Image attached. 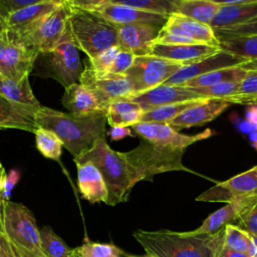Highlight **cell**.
I'll list each match as a JSON object with an SVG mask.
<instances>
[{"instance_id":"9f6ffc18","label":"cell","mask_w":257,"mask_h":257,"mask_svg":"<svg viewBox=\"0 0 257 257\" xmlns=\"http://www.w3.org/2000/svg\"><path fill=\"white\" fill-rule=\"evenodd\" d=\"M120 257H155V256L150 255V254H147V255H145V256H135V255H131V254H127V253H125V252L122 251Z\"/></svg>"},{"instance_id":"74e56055","label":"cell","mask_w":257,"mask_h":257,"mask_svg":"<svg viewBox=\"0 0 257 257\" xmlns=\"http://www.w3.org/2000/svg\"><path fill=\"white\" fill-rule=\"evenodd\" d=\"M119 4L126 5L138 10L168 17L174 13L173 0H118Z\"/></svg>"},{"instance_id":"7dc6e473","label":"cell","mask_w":257,"mask_h":257,"mask_svg":"<svg viewBox=\"0 0 257 257\" xmlns=\"http://www.w3.org/2000/svg\"><path fill=\"white\" fill-rule=\"evenodd\" d=\"M108 136L112 141H119L126 137H133L134 132L131 127H122V126H113L109 130Z\"/></svg>"},{"instance_id":"484cf974","label":"cell","mask_w":257,"mask_h":257,"mask_svg":"<svg viewBox=\"0 0 257 257\" xmlns=\"http://www.w3.org/2000/svg\"><path fill=\"white\" fill-rule=\"evenodd\" d=\"M143 114V108L138 103L126 98H118L111 101L105 112L106 122L111 127H131L141 122Z\"/></svg>"},{"instance_id":"ab89813d","label":"cell","mask_w":257,"mask_h":257,"mask_svg":"<svg viewBox=\"0 0 257 257\" xmlns=\"http://www.w3.org/2000/svg\"><path fill=\"white\" fill-rule=\"evenodd\" d=\"M119 50L120 48L118 45L112 46L100 52L95 57L88 58L86 62L96 76H104L108 74V71L113 63V60L117 55V53L119 52Z\"/></svg>"},{"instance_id":"b9f144b4","label":"cell","mask_w":257,"mask_h":257,"mask_svg":"<svg viewBox=\"0 0 257 257\" xmlns=\"http://www.w3.org/2000/svg\"><path fill=\"white\" fill-rule=\"evenodd\" d=\"M135 58H136L135 54H133L126 50L120 49L113 60V63L108 71V74L124 75V73L132 66Z\"/></svg>"},{"instance_id":"4316f807","label":"cell","mask_w":257,"mask_h":257,"mask_svg":"<svg viewBox=\"0 0 257 257\" xmlns=\"http://www.w3.org/2000/svg\"><path fill=\"white\" fill-rule=\"evenodd\" d=\"M174 13L210 25L220 5L213 0H173Z\"/></svg>"},{"instance_id":"277c9868","label":"cell","mask_w":257,"mask_h":257,"mask_svg":"<svg viewBox=\"0 0 257 257\" xmlns=\"http://www.w3.org/2000/svg\"><path fill=\"white\" fill-rule=\"evenodd\" d=\"M184 152L185 150L164 147L141 139L138 147L122 154L141 181L152 182L154 177L161 173L173 171L194 173L183 164Z\"/></svg>"},{"instance_id":"83f0119b","label":"cell","mask_w":257,"mask_h":257,"mask_svg":"<svg viewBox=\"0 0 257 257\" xmlns=\"http://www.w3.org/2000/svg\"><path fill=\"white\" fill-rule=\"evenodd\" d=\"M0 95L15 103L42 106L34 96L28 77L21 81H15L0 74Z\"/></svg>"},{"instance_id":"52a82bcc","label":"cell","mask_w":257,"mask_h":257,"mask_svg":"<svg viewBox=\"0 0 257 257\" xmlns=\"http://www.w3.org/2000/svg\"><path fill=\"white\" fill-rule=\"evenodd\" d=\"M3 232L16 248L42 255L40 230L32 212L23 204L7 201L3 207Z\"/></svg>"},{"instance_id":"6f0895ef","label":"cell","mask_w":257,"mask_h":257,"mask_svg":"<svg viewBox=\"0 0 257 257\" xmlns=\"http://www.w3.org/2000/svg\"><path fill=\"white\" fill-rule=\"evenodd\" d=\"M5 175H6L5 170H4L3 166H2V165H1V163H0V181H2V180H3V178L5 177Z\"/></svg>"},{"instance_id":"7bdbcfd3","label":"cell","mask_w":257,"mask_h":257,"mask_svg":"<svg viewBox=\"0 0 257 257\" xmlns=\"http://www.w3.org/2000/svg\"><path fill=\"white\" fill-rule=\"evenodd\" d=\"M215 35H227V36H247L257 35V17L253 20L236 27L213 30Z\"/></svg>"},{"instance_id":"d4e9b609","label":"cell","mask_w":257,"mask_h":257,"mask_svg":"<svg viewBox=\"0 0 257 257\" xmlns=\"http://www.w3.org/2000/svg\"><path fill=\"white\" fill-rule=\"evenodd\" d=\"M257 17V0H242L233 6H220L210 26L213 30L243 25Z\"/></svg>"},{"instance_id":"8992f818","label":"cell","mask_w":257,"mask_h":257,"mask_svg":"<svg viewBox=\"0 0 257 257\" xmlns=\"http://www.w3.org/2000/svg\"><path fill=\"white\" fill-rule=\"evenodd\" d=\"M37 59H40L39 64L42 68L38 75L51 77L64 88L79 81L83 66L71 34L69 20L56 46L47 52L40 53Z\"/></svg>"},{"instance_id":"7c38bea8","label":"cell","mask_w":257,"mask_h":257,"mask_svg":"<svg viewBox=\"0 0 257 257\" xmlns=\"http://www.w3.org/2000/svg\"><path fill=\"white\" fill-rule=\"evenodd\" d=\"M131 128L143 140H146L156 145L181 150H185L189 146L202 140L209 139L214 134L212 130L206 128L205 131L197 135L188 136L175 131L168 123L144 121L134 124L133 126H131Z\"/></svg>"},{"instance_id":"30bf717a","label":"cell","mask_w":257,"mask_h":257,"mask_svg":"<svg viewBox=\"0 0 257 257\" xmlns=\"http://www.w3.org/2000/svg\"><path fill=\"white\" fill-rule=\"evenodd\" d=\"M79 83L92 93L105 112L111 101L118 98H127L134 94L133 87L125 75L106 74L96 76L87 62L83 67Z\"/></svg>"},{"instance_id":"3957f363","label":"cell","mask_w":257,"mask_h":257,"mask_svg":"<svg viewBox=\"0 0 257 257\" xmlns=\"http://www.w3.org/2000/svg\"><path fill=\"white\" fill-rule=\"evenodd\" d=\"M147 254L155 257H211L214 249L223 242L224 229L213 235H189L170 230L133 233Z\"/></svg>"},{"instance_id":"681fc988","label":"cell","mask_w":257,"mask_h":257,"mask_svg":"<svg viewBox=\"0 0 257 257\" xmlns=\"http://www.w3.org/2000/svg\"><path fill=\"white\" fill-rule=\"evenodd\" d=\"M219 257H249V255L247 253L230 250V249L222 246L220 253H219Z\"/></svg>"},{"instance_id":"91938a15","label":"cell","mask_w":257,"mask_h":257,"mask_svg":"<svg viewBox=\"0 0 257 257\" xmlns=\"http://www.w3.org/2000/svg\"><path fill=\"white\" fill-rule=\"evenodd\" d=\"M1 182H2V181H0V188H1Z\"/></svg>"},{"instance_id":"f35d334b","label":"cell","mask_w":257,"mask_h":257,"mask_svg":"<svg viewBox=\"0 0 257 257\" xmlns=\"http://www.w3.org/2000/svg\"><path fill=\"white\" fill-rule=\"evenodd\" d=\"M241 82V81H240ZM240 82L231 81V82H222L215 84L210 87L204 88H191L194 92L198 93L202 97L209 99H222L228 101L239 89Z\"/></svg>"},{"instance_id":"7402d4cb","label":"cell","mask_w":257,"mask_h":257,"mask_svg":"<svg viewBox=\"0 0 257 257\" xmlns=\"http://www.w3.org/2000/svg\"><path fill=\"white\" fill-rule=\"evenodd\" d=\"M36 59L35 55L21 45L8 41L0 66V74L15 81H21L32 72Z\"/></svg>"},{"instance_id":"ffe728a7","label":"cell","mask_w":257,"mask_h":257,"mask_svg":"<svg viewBox=\"0 0 257 257\" xmlns=\"http://www.w3.org/2000/svg\"><path fill=\"white\" fill-rule=\"evenodd\" d=\"M231 105L222 99H206L194 106L187 108L168 124L175 131L192 126H200L214 120Z\"/></svg>"},{"instance_id":"2e32d148","label":"cell","mask_w":257,"mask_h":257,"mask_svg":"<svg viewBox=\"0 0 257 257\" xmlns=\"http://www.w3.org/2000/svg\"><path fill=\"white\" fill-rule=\"evenodd\" d=\"M246 62L248 61L245 59L236 57L223 50H220L216 54L209 56L201 61L182 66L164 84L180 86L186 83L187 81L197 76H200L202 74L208 73L210 71H214V70L225 68V67L240 66Z\"/></svg>"},{"instance_id":"d6a6232c","label":"cell","mask_w":257,"mask_h":257,"mask_svg":"<svg viewBox=\"0 0 257 257\" xmlns=\"http://www.w3.org/2000/svg\"><path fill=\"white\" fill-rule=\"evenodd\" d=\"M40 243L44 257H74L72 249L49 226L40 229Z\"/></svg>"},{"instance_id":"d6986e66","label":"cell","mask_w":257,"mask_h":257,"mask_svg":"<svg viewBox=\"0 0 257 257\" xmlns=\"http://www.w3.org/2000/svg\"><path fill=\"white\" fill-rule=\"evenodd\" d=\"M220 50L221 49L219 47L206 44L167 45L152 43L150 48V55L179 62L183 65H188L212 56Z\"/></svg>"},{"instance_id":"d590c367","label":"cell","mask_w":257,"mask_h":257,"mask_svg":"<svg viewBox=\"0 0 257 257\" xmlns=\"http://www.w3.org/2000/svg\"><path fill=\"white\" fill-rule=\"evenodd\" d=\"M252 245L250 235L235 225H227L224 228L223 246L230 250L247 253Z\"/></svg>"},{"instance_id":"f6af8a7d","label":"cell","mask_w":257,"mask_h":257,"mask_svg":"<svg viewBox=\"0 0 257 257\" xmlns=\"http://www.w3.org/2000/svg\"><path fill=\"white\" fill-rule=\"evenodd\" d=\"M4 201L0 196V257H19L14 246L9 242L7 237L3 232L2 227V217H3V207Z\"/></svg>"},{"instance_id":"44dd1931","label":"cell","mask_w":257,"mask_h":257,"mask_svg":"<svg viewBox=\"0 0 257 257\" xmlns=\"http://www.w3.org/2000/svg\"><path fill=\"white\" fill-rule=\"evenodd\" d=\"M40 107L15 103L0 95V130L16 128L34 134L38 128L35 116Z\"/></svg>"},{"instance_id":"5bb4252c","label":"cell","mask_w":257,"mask_h":257,"mask_svg":"<svg viewBox=\"0 0 257 257\" xmlns=\"http://www.w3.org/2000/svg\"><path fill=\"white\" fill-rule=\"evenodd\" d=\"M92 12L114 26L143 23L154 24L162 27L168 18L166 16L147 13L126 5L119 4L116 0H102L101 4Z\"/></svg>"},{"instance_id":"8d00e7d4","label":"cell","mask_w":257,"mask_h":257,"mask_svg":"<svg viewBox=\"0 0 257 257\" xmlns=\"http://www.w3.org/2000/svg\"><path fill=\"white\" fill-rule=\"evenodd\" d=\"M79 257H120L122 250L113 244L98 243L86 240L80 246L72 249Z\"/></svg>"},{"instance_id":"bcb514c9","label":"cell","mask_w":257,"mask_h":257,"mask_svg":"<svg viewBox=\"0 0 257 257\" xmlns=\"http://www.w3.org/2000/svg\"><path fill=\"white\" fill-rule=\"evenodd\" d=\"M20 178V174L18 171L12 170L9 172V174H6L1 182V188H0V194L3 200L10 201V195L12 189L17 184L18 180Z\"/></svg>"},{"instance_id":"c3c4849f","label":"cell","mask_w":257,"mask_h":257,"mask_svg":"<svg viewBox=\"0 0 257 257\" xmlns=\"http://www.w3.org/2000/svg\"><path fill=\"white\" fill-rule=\"evenodd\" d=\"M246 118L247 121L257 131V105H250V107L247 109Z\"/></svg>"},{"instance_id":"816d5d0a","label":"cell","mask_w":257,"mask_h":257,"mask_svg":"<svg viewBox=\"0 0 257 257\" xmlns=\"http://www.w3.org/2000/svg\"><path fill=\"white\" fill-rule=\"evenodd\" d=\"M19 255V257H44L42 255H38V254H34V253H31L29 251H26V250H23V249H19V248H16L14 247Z\"/></svg>"},{"instance_id":"9a60e30c","label":"cell","mask_w":257,"mask_h":257,"mask_svg":"<svg viewBox=\"0 0 257 257\" xmlns=\"http://www.w3.org/2000/svg\"><path fill=\"white\" fill-rule=\"evenodd\" d=\"M198 93L194 92L191 88L162 84L150 90L133 94L126 99L138 103L145 111L178 102L202 99Z\"/></svg>"},{"instance_id":"f546056e","label":"cell","mask_w":257,"mask_h":257,"mask_svg":"<svg viewBox=\"0 0 257 257\" xmlns=\"http://www.w3.org/2000/svg\"><path fill=\"white\" fill-rule=\"evenodd\" d=\"M168 19L184 30L197 43L219 47V40L210 25L203 24L176 13L169 15Z\"/></svg>"},{"instance_id":"e575fe53","label":"cell","mask_w":257,"mask_h":257,"mask_svg":"<svg viewBox=\"0 0 257 257\" xmlns=\"http://www.w3.org/2000/svg\"><path fill=\"white\" fill-rule=\"evenodd\" d=\"M231 104H254L257 102V70H247L238 91L228 99Z\"/></svg>"},{"instance_id":"f5cc1de1","label":"cell","mask_w":257,"mask_h":257,"mask_svg":"<svg viewBox=\"0 0 257 257\" xmlns=\"http://www.w3.org/2000/svg\"><path fill=\"white\" fill-rule=\"evenodd\" d=\"M243 69L245 70H257V60H252V61H248L246 63H243L242 65H240Z\"/></svg>"},{"instance_id":"5b68a950","label":"cell","mask_w":257,"mask_h":257,"mask_svg":"<svg viewBox=\"0 0 257 257\" xmlns=\"http://www.w3.org/2000/svg\"><path fill=\"white\" fill-rule=\"evenodd\" d=\"M71 8V7H70ZM69 25L73 40L88 58L117 45L116 28L93 12L71 9Z\"/></svg>"},{"instance_id":"e0dca14e","label":"cell","mask_w":257,"mask_h":257,"mask_svg":"<svg viewBox=\"0 0 257 257\" xmlns=\"http://www.w3.org/2000/svg\"><path fill=\"white\" fill-rule=\"evenodd\" d=\"M117 45L136 56L149 55L152 43L158 36L161 26L154 24H128L115 26Z\"/></svg>"},{"instance_id":"8fae6325","label":"cell","mask_w":257,"mask_h":257,"mask_svg":"<svg viewBox=\"0 0 257 257\" xmlns=\"http://www.w3.org/2000/svg\"><path fill=\"white\" fill-rule=\"evenodd\" d=\"M257 197V165L248 171L217 183L196 198L200 202H224Z\"/></svg>"},{"instance_id":"680465c9","label":"cell","mask_w":257,"mask_h":257,"mask_svg":"<svg viewBox=\"0 0 257 257\" xmlns=\"http://www.w3.org/2000/svg\"><path fill=\"white\" fill-rule=\"evenodd\" d=\"M74 255V257H79V256H77V255H75V254H73Z\"/></svg>"},{"instance_id":"ba28073f","label":"cell","mask_w":257,"mask_h":257,"mask_svg":"<svg viewBox=\"0 0 257 257\" xmlns=\"http://www.w3.org/2000/svg\"><path fill=\"white\" fill-rule=\"evenodd\" d=\"M71 12L67 1H62L33 31L13 41V43L21 45L36 57L40 53L53 49L63 35Z\"/></svg>"},{"instance_id":"ee69618b","label":"cell","mask_w":257,"mask_h":257,"mask_svg":"<svg viewBox=\"0 0 257 257\" xmlns=\"http://www.w3.org/2000/svg\"><path fill=\"white\" fill-rule=\"evenodd\" d=\"M39 0H0V15L7 18L20 9L37 3Z\"/></svg>"},{"instance_id":"cb8c5ba5","label":"cell","mask_w":257,"mask_h":257,"mask_svg":"<svg viewBox=\"0 0 257 257\" xmlns=\"http://www.w3.org/2000/svg\"><path fill=\"white\" fill-rule=\"evenodd\" d=\"M62 104L74 117H84L105 113L92 93L79 82L66 87L62 96Z\"/></svg>"},{"instance_id":"4fadbf2b","label":"cell","mask_w":257,"mask_h":257,"mask_svg":"<svg viewBox=\"0 0 257 257\" xmlns=\"http://www.w3.org/2000/svg\"><path fill=\"white\" fill-rule=\"evenodd\" d=\"M61 3L60 0H39L35 4L11 14L6 20L8 41H16L33 31Z\"/></svg>"},{"instance_id":"f907efd6","label":"cell","mask_w":257,"mask_h":257,"mask_svg":"<svg viewBox=\"0 0 257 257\" xmlns=\"http://www.w3.org/2000/svg\"><path fill=\"white\" fill-rule=\"evenodd\" d=\"M0 39L7 40V21L0 15Z\"/></svg>"},{"instance_id":"9c48e42d","label":"cell","mask_w":257,"mask_h":257,"mask_svg":"<svg viewBox=\"0 0 257 257\" xmlns=\"http://www.w3.org/2000/svg\"><path fill=\"white\" fill-rule=\"evenodd\" d=\"M183 64L153 55L136 56L132 66L124 73L134 94L141 93L164 84ZM132 96V95H131Z\"/></svg>"},{"instance_id":"603a6c76","label":"cell","mask_w":257,"mask_h":257,"mask_svg":"<svg viewBox=\"0 0 257 257\" xmlns=\"http://www.w3.org/2000/svg\"><path fill=\"white\" fill-rule=\"evenodd\" d=\"M77 186L81 196L89 203H107L108 192L98 169L91 163L77 164Z\"/></svg>"},{"instance_id":"1f68e13d","label":"cell","mask_w":257,"mask_h":257,"mask_svg":"<svg viewBox=\"0 0 257 257\" xmlns=\"http://www.w3.org/2000/svg\"><path fill=\"white\" fill-rule=\"evenodd\" d=\"M206 99L209 98H202L184 102H178L173 104H168L164 106H160L148 111H145L141 121L144 122H160V123H169L174 118H176L179 114L185 111L187 108L194 106Z\"/></svg>"},{"instance_id":"60d3db41","label":"cell","mask_w":257,"mask_h":257,"mask_svg":"<svg viewBox=\"0 0 257 257\" xmlns=\"http://www.w3.org/2000/svg\"><path fill=\"white\" fill-rule=\"evenodd\" d=\"M235 226L241 228L250 235L257 236V202L241 215Z\"/></svg>"},{"instance_id":"6da1fadb","label":"cell","mask_w":257,"mask_h":257,"mask_svg":"<svg viewBox=\"0 0 257 257\" xmlns=\"http://www.w3.org/2000/svg\"><path fill=\"white\" fill-rule=\"evenodd\" d=\"M35 121L38 127L55 134L73 159L89 150L97 140L105 138V113L74 117L70 113L41 106Z\"/></svg>"},{"instance_id":"11a10c76","label":"cell","mask_w":257,"mask_h":257,"mask_svg":"<svg viewBox=\"0 0 257 257\" xmlns=\"http://www.w3.org/2000/svg\"><path fill=\"white\" fill-rule=\"evenodd\" d=\"M222 246H223V242H221L219 245H217V247L214 249L211 257H219V253H220V250H221Z\"/></svg>"},{"instance_id":"836d02e7","label":"cell","mask_w":257,"mask_h":257,"mask_svg":"<svg viewBox=\"0 0 257 257\" xmlns=\"http://www.w3.org/2000/svg\"><path fill=\"white\" fill-rule=\"evenodd\" d=\"M37 150L47 159L58 161L62 154V143L52 132L38 127L35 133Z\"/></svg>"},{"instance_id":"4dcf8cb0","label":"cell","mask_w":257,"mask_h":257,"mask_svg":"<svg viewBox=\"0 0 257 257\" xmlns=\"http://www.w3.org/2000/svg\"><path fill=\"white\" fill-rule=\"evenodd\" d=\"M246 73L247 70L243 69L241 66L225 67L197 76L180 86L188 88H204L222 82H240L245 77Z\"/></svg>"},{"instance_id":"db71d44e","label":"cell","mask_w":257,"mask_h":257,"mask_svg":"<svg viewBox=\"0 0 257 257\" xmlns=\"http://www.w3.org/2000/svg\"><path fill=\"white\" fill-rule=\"evenodd\" d=\"M7 42H8L7 40L0 39V66H1V63H2V60H3V56H4V53H5V48H6Z\"/></svg>"},{"instance_id":"7a4b0ae2","label":"cell","mask_w":257,"mask_h":257,"mask_svg":"<svg viewBox=\"0 0 257 257\" xmlns=\"http://www.w3.org/2000/svg\"><path fill=\"white\" fill-rule=\"evenodd\" d=\"M73 161L75 165L89 162L98 169L107 188L106 205L109 206L126 202L133 188L141 181L123 154L112 150L105 138L97 140L89 150L74 158Z\"/></svg>"},{"instance_id":"f1b7e54d","label":"cell","mask_w":257,"mask_h":257,"mask_svg":"<svg viewBox=\"0 0 257 257\" xmlns=\"http://www.w3.org/2000/svg\"><path fill=\"white\" fill-rule=\"evenodd\" d=\"M216 36L219 40V48L221 50L247 61L257 60V35Z\"/></svg>"},{"instance_id":"ac0fdd59","label":"cell","mask_w":257,"mask_h":257,"mask_svg":"<svg viewBox=\"0 0 257 257\" xmlns=\"http://www.w3.org/2000/svg\"><path fill=\"white\" fill-rule=\"evenodd\" d=\"M257 202V197L241 199L227 203L224 207L210 214L200 227L193 231H188L189 235H213L227 225H235L241 215L250 209Z\"/></svg>"}]
</instances>
